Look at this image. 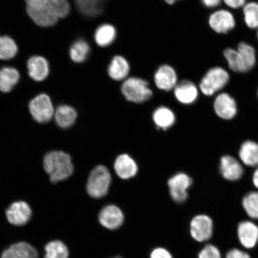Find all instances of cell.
Masks as SVG:
<instances>
[{
	"label": "cell",
	"instance_id": "obj_1",
	"mask_svg": "<svg viewBox=\"0 0 258 258\" xmlns=\"http://www.w3.org/2000/svg\"><path fill=\"white\" fill-rule=\"evenodd\" d=\"M43 165L53 183L69 178L74 170L72 158L69 154L61 151L48 153L44 156Z\"/></svg>",
	"mask_w": 258,
	"mask_h": 258
},
{
	"label": "cell",
	"instance_id": "obj_2",
	"mask_svg": "<svg viewBox=\"0 0 258 258\" xmlns=\"http://www.w3.org/2000/svg\"><path fill=\"white\" fill-rule=\"evenodd\" d=\"M224 54L229 67L235 72H249L256 63L255 50L246 43H241L238 45L237 50L227 48Z\"/></svg>",
	"mask_w": 258,
	"mask_h": 258
},
{
	"label": "cell",
	"instance_id": "obj_3",
	"mask_svg": "<svg viewBox=\"0 0 258 258\" xmlns=\"http://www.w3.org/2000/svg\"><path fill=\"white\" fill-rule=\"evenodd\" d=\"M121 92L129 102L142 104L149 100L153 96L147 81L139 77H132L124 81L121 86Z\"/></svg>",
	"mask_w": 258,
	"mask_h": 258
},
{
	"label": "cell",
	"instance_id": "obj_4",
	"mask_svg": "<svg viewBox=\"0 0 258 258\" xmlns=\"http://www.w3.org/2000/svg\"><path fill=\"white\" fill-rule=\"evenodd\" d=\"M111 183V173L107 167L102 165L96 166L89 176L87 191L93 198H102L108 193Z\"/></svg>",
	"mask_w": 258,
	"mask_h": 258
},
{
	"label": "cell",
	"instance_id": "obj_5",
	"mask_svg": "<svg viewBox=\"0 0 258 258\" xmlns=\"http://www.w3.org/2000/svg\"><path fill=\"white\" fill-rule=\"evenodd\" d=\"M230 79L227 71L221 67H214L209 70L203 77L200 89L206 96H212L223 89Z\"/></svg>",
	"mask_w": 258,
	"mask_h": 258
},
{
	"label": "cell",
	"instance_id": "obj_6",
	"mask_svg": "<svg viewBox=\"0 0 258 258\" xmlns=\"http://www.w3.org/2000/svg\"><path fill=\"white\" fill-rule=\"evenodd\" d=\"M29 108L32 117L40 123H46L51 120L54 109L50 97L41 94L31 100Z\"/></svg>",
	"mask_w": 258,
	"mask_h": 258
},
{
	"label": "cell",
	"instance_id": "obj_7",
	"mask_svg": "<svg viewBox=\"0 0 258 258\" xmlns=\"http://www.w3.org/2000/svg\"><path fill=\"white\" fill-rule=\"evenodd\" d=\"M27 8L51 13L58 18H66L70 12L67 0H25Z\"/></svg>",
	"mask_w": 258,
	"mask_h": 258
},
{
	"label": "cell",
	"instance_id": "obj_8",
	"mask_svg": "<svg viewBox=\"0 0 258 258\" xmlns=\"http://www.w3.org/2000/svg\"><path fill=\"white\" fill-rule=\"evenodd\" d=\"M192 180L184 173H179L168 180L171 198L177 203L184 202L188 198L187 190L192 185Z\"/></svg>",
	"mask_w": 258,
	"mask_h": 258
},
{
	"label": "cell",
	"instance_id": "obj_9",
	"mask_svg": "<svg viewBox=\"0 0 258 258\" xmlns=\"http://www.w3.org/2000/svg\"><path fill=\"white\" fill-rule=\"evenodd\" d=\"M214 223L212 219L206 215H199L192 219L190 224V234L198 242H204L211 239Z\"/></svg>",
	"mask_w": 258,
	"mask_h": 258
},
{
	"label": "cell",
	"instance_id": "obj_10",
	"mask_svg": "<svg viewBox=\"0 0 258 258\" xmlns=\"http://www.w3.org/2000/svg\"><path fill=\"white\" fill-rule=\"evenodd\" d=\"M124 216L121 210L115 205H108L101 210L99 221L103 227L108 230H115L123 224Z\"/></svg>",
	"mask_w": 258,
	"mask_h": 258
},
{
	"label": "cell",
	"instance_id": "obj_11",
	"mask_svg": "<svg viewBox=\"0 0 258 258\" xmlns=\"http://www.w3.org/2000/svg\"><path fill=\"white\" fill-rule=\"evenodd\" d=\"M6 214L10 223L16 226H22L30 221L32 211L27 203L18 201L12 203Z\"/></svg>",
	"mask_w": 258,
	"mask_h": 258
},
{
	"label": "cell",
	"instance_id": "obj_12",
	"mask_svg": "<svg viewBox=\"0 0 258 258\" xmlns=\"http://www.w3.org/2000/svg\"><path fill=\"white\" fill-rule=\"evenodd\" d=\"M154 80L158 89L169 92L177 84V76L175 69L169 64L160 66L154 74Z\"/></svg>",
	"mask_w": 258,
	"mask_h": 258
},
{
	"label": "cell",
	"instance_id": "obj_13",
	"mask_svg": "<svg viewBox=\"0 0 258 258\" xmlns=\"http://www.w3.org/2000/svg\"><path fill=\"white\" fill-rule=\"evenodd\" d=\"M237 236L242 246L253 249L258 243V226L249 221L240 222L237 227Z\"/></svg>",
	"mask_w": 258,
	"mask_h": 258
},
{
	"label": "cell",
	"instance_id": "obj_14",
	"mask_svg": "<svg viewBox=\"0 0 258 258\" xmlns=\"http://www.w3.org/2000/svg\"><path fill=\"white\" fill-rule=\"evenodd\" d=\"M209 24L217 33L227 34L234 28L235 22L231 13L225 10H220L210 16Z\"/></svg>",
	"mask_w": 258,
	"mask_h": 258
},
{
	"label": "cell",
	"instance_id": "obj_15",
	"mask_svg": "<svg viewBox=\"0 0 258 258\" xmlns=\"http://www.w3.org/2000/svg\"><path fill=\"white\" fill-rule=\"evenodd\" d=\"M214 109L219 117L230 120L237 113V105L235 100L227 93L219 95L214 102Z\"/></svg>",
	"mask_w": 258,
	"mask_h": 258
},
{
	"label": "cell",
	"instance_id": "obj_16",
	"mask_svg": "<svg viewBox=\"0 0 258 258\" xmlns=\"http://www.w3.org/2000/svg\"><path fill=\"white\" fill-rule=\"evenodd\" d=\"M175 98L181 104L190 105L195 102L199 96V90L192 82L183 80L177 83L174 89Z\"/></svg>",
	"mask_w": 258,
	"mask_h": 258
},
{
	"label": "cell",
	"instance_id": "obj_17",
	"mask_svg": "<svg viewBox=\"0 0 258 258\" xmlns=\"http://www.w3.org/2000/svg\"><path fill=\"white\" fill-rule=\"evenodd\" d=\"M114 170L119 177L128 179L137 175L138 167L135 161L128 154H121L114 163Z\"/></svg>",
	"mask_w": 258,
	"mask_h": 258
},
{
	"label": "cell",
	"instance_id": "obj_18",
	"mask_svg": "<svg viewBox=\"0 0 258 258\" xmlns=\"http://www.w3.org/2000/svg\"><path fill=\"white\" fill-rule=\"evenodd\" d=\"M220 170L222 175L228 180H237L243 175V167L238 161L230 156L222 157Z\"/></svg>",
	"mask_w": 258,
	"mask_h": 258
},
{
	"label": "cell",
	"instance_id": "obj_19",
	"mask_svg": "<svg viewBox=\"0 0 258 258\" xmlns=\"http://www.w3.org/2000/svg\"><path fill=\"white\" fill-rule=\"evenodd\" d=\"M29 75L37 82H41L48 75L49 66L44 57L38 56H33L28 62Z\"/></svg>",
	"mask_w": 258,
	"mask_h": 258
},
{
	"label": "cell",
	"instance_id": "obj_20",
	"mask_svg": "<svg viewBox=\"0 0 258 258\" xmlns=\"http://www.w3.org/2000/svg\"><path fill=\"white\" fill-rule=\"evenodd\" d=\"M130 73V64L123 56H115L112 58L108 67L109 76L115 81H122L127 79Z\"/></svg>",
	"mask_w": 258,
	"mask_h": 258
},
{
	"label": "cell",
	"instance_id": "obj_21",
	"mask_svg": "<svg viewBox=\"0 0 258 258\" xmlns=\"http://www.w3.org/2000/svg\"><path fill=\"white\" fill-rule=\"evenodd\" d=\"M54 115L56 124L62 128L72 127L75 123L77 118L76 109L67 105L57 106Z\"/></svg>",
	"mask_w": 258,
	"mask_h": 258
},
{
	"label": "cell",
	"instance_id": "obj_22",
	"mask_svg": "<svg viewBox=\"0 0 258 258\" xmlns=\"http://www.w3.org/2000/svg\"><path fill=\"white\" fill-rule=\"evenodd\" d=\"M108 0H75L81 14L88 17H96L104 11Z\"/></svg>",
	"mask_w": 258,
	"mask_h": 258
},
{
	"label": "cell",
	"instance_id": "obj_23",
	"mask_svg": "<svg viewBox=\"0 0 258 258\" xmlns=\"http://www.w3.org/2000/svg\"><path fill=\"white\" fill-rule=\"evenodd\" d=\"M19 73L11 67H5L0 70V90L4 93L11 91L19 82Z\"/></svg>",
	"mask_w": 258,
	"mask_h": 258
},
{
	"label": "cell",
	"instance_id": "obj_24",
	"mask_svg": "<svg viewBox=\"0 0 258 258\" xmlns=\"http://www.w3.org/2000/svg\"><path fill=\"white\" fill-rule=\"evenodd\" d=\"M153 120L158 128L166 130L175 123V115L171 109L166 106H160L153 113Z\"/></svg>",
	"mask_w": 258,
	"mask_h": 258
},
{
	"label": "cell",
	"instance_id": "obj_25",
	"mask_svg": "<svg viewBox=\"0 0 258 258\" xmlns=\"http://www.w3.org/2000/svg\"><path fill=\"white\" fill-rule=\"evenodd\" d=\"M117 32L114 26L111 24H103L96 30L95 40L100 47L109 46L115 40Z\"/></svg>",
	"mask_w": 258,
	"mask_h": 258
},
{
	"label": "cell",
	"instance_id": "obj_26",
	"mask_svg": "<svg viewBox=\"0 0 258 258\" xmlns=\"http://www.w3.org/2000/svg\"><path fill=\"white\" fill-rule=\"evenodd\" d=\"M239 156L241 161L246 165H258V144L253 141L245 142L241 145Z\"/></svg>",
	"mask_w": 258,
	"mask_h": 258
},
{
	"label": "cell",
	"instance_id": "obj_27",
	"mask_svg": "<svg viewBox=\"0 0 258 258\" xmlns=\"http://www.w3.org/2000/svg\"><path fill=\"white\" fill-rule=\"evenodd\" d=\"M27 12L32 21L41 27H51L56 24L59 20L57 16L48 12L38 11L30 8H27Z\"/></svg>",
	"mask_w": 258,
	"mask_h": 258
},
{
	"label": "cell",
	"instance_id": "obj_28",
	"mask_svg": "<svg viewBox=\"0 0 258 258\" xmlns=\"http://www.w3.org/2000/svg\"><path fill=\"white\" fill-rule=\"evenodd\" d=\"M89 53V45L84 40H79L74 42L70 48V57L75 62H83L88 57Z\"/></svg>",
	"mask_w": 258,
	"mask_h": 258
},
{
	"label": "cell",
	"instance_id": "obj_29",
	"mask_svg": "<svg viewBox=\"0 0 258 258\" xmlns=\"http://www.w3.org/2000/svg\"><path fill=\"white\" fill-rule=\"evenodd\" d=\"M45 258H69V251L62 241L55 240L48 243L46 247Z\"/></svg>",
	"mask_w": 258,
	"mask_h": 258
},
{
	"label": "cell",
	"instance_id": "obj_30",
	"mask_svg": "<svg viewBox=\"0 0 258 258\" xmlns=\"http://www.w3.org/2000/svg\"><path fill=\"white\" fill-rule=\"evenodd\" d=\"M17 52L18 46L14 40L8 36L0 37V59H11Z\"/></svg>",
	"mask_w": 258,
	"mask_h": 258
},
{
	"label": "cell",
	"instance_id": "obj_31",
	"mask_svg": "<svg viewBox=\"0 0 258 258\" xmlns=\"http://www.w3.org/2000/svg\"><path fill=\"white\" fill-rule=\"evenodd\" d=\"M243 206L250 218L258 219V192H251L245 196L243 200Z\"/></svg>",
	"mask_w": 258,
	"mask_h": 258
},
{
	"label": "cell",
	"instance_id": "obj_32",
	"mask_svg": "<svg viewBox=\"0 0 258 258\" xmlns=\"http://www.w3.org/2000/svg\"><path fill=\"white\" fill-rule=\"evenodd\" d=\"M244 19L248 27L251 29L258 28V4L251 2L245 6L243 10Z\"/></svg>",
	"mask_w": 258,
	"mask_h": 258
},
{
	"label": "cell",
	"instance_id": "obj_33",
	"mask_svg": "<svg viewBox=\"0 0 258 258\" xmlns=\"http://www.w3.org/2000/svg\"><path fill=\"white\" fill-rule=\"evenodd\" d=\"M11 247L18 258H38L37 250L30 244L26 242H19L12 245Z\"/></svg>",
	"mask_w": 258,
	"mask_h": 258
},
{
	"label": "cell",
	"instance_id": "obj_34",
	"mask_svg": "<svg viewBox=\"0 0 258 258\" xmlns=\"http://www.w3.org/2000/svg\"><path fill=\"white\" fill-rule=\"evenodd\" d=\"M199 258H222L220 250L214 245L209 244L206 245L200 251Z\"/></svg>",
	"mask_w": 258,
	"mask_h": 258
},
{
	"label": "cell",
	"instance_id": "obj_35",
	"mask_svg": "<svg viewBox=\"0 0 258 258\" xmlns=\"http://www.w3.org/2000/svg\"><path fill=\"white\" fill-rule=\"evenodd\" d=\"M225 258H251L249 253L237 248H233L226 254Z\"/></svg>",
	"mask_w": 258,
	"mask_h": 258
},
{
	"label": "cell",
	"instance_id": "obj_36",
	"mask_svg": "<svg viewBox=\"0 0 258 258\" xmlns=\"http://www.w3.org/2000/svg\"><path fill=\"white\" fill-rule=\"evenodd\" d=\"M150 258H173L169 251L164 248L158 247L151 253Z\"/></svg>",
	"mask_w": 258,
	"mask_h": 258
},
{
	"label": "cell",
	"instance_id": "obj_37",
	"mask_svg": "<svg viewBox=\"0 0 258 258\" xmlns=\"http://www.w3.org/2000/svg\"><path fill=\"white\" fill-rule=\"evenodd\" d=\"M246 0H224V3L228 7L237 9L241 7L245 4Z\"/></svg>",
	"mask_w": 258,
	"mask_h": 258
},
{
	"label": "cell",
	"instance_id": "obj_38",
	"mask_svg": "<svg viewBox=\"0 0 258 258\" xmlns=\"http://www.w3.org/2000/svg\"><path fill=\"white\" fill-rule=\"evenodd\" d=\"M201 2L206 8H214L221 4V0H201Z\"/></svg>",
	"mask_w": 258,
	"mask_h": 258
},
{
	"label": "cell",
	"instance_id": "obj_39",
	"mask_svg": "<svg viewBox=\"0 0 258 258\" xmlns=\"http://www.w3.org/2000/svg\"><path fill=\"white\" fill-rule=\"evenodd\" d=\"M2 258H18L14 250L11 247L3 251Z\"/></svg>",
	"mask_w": 258,
	"mask_h": 258
},
{
	"label": "cell",
	"instance_id": "obj_40",
	"mask_svg": "<svg viewBox=\"0 0 258 258\" xmlns=\"http://www.w3.org/2000/svg\"><path fill=\"white\" fill-rule=\"evenodd\" d=\"M254 185L258 188V169L254 172L253 177Z\"/></svg>",
	"mask_w": 258,
	"mask_h": 258
},
{
	"label": "cell",
	"instance_id": "obj_41",
	"mask_svg": "<svg viewBox=\"0 0 258 258\" xmlns=\"http://www.w3.org/2000/svg\"><path fill=\"white\" fill-rule=\"evenodd\" d=\"M164 1L167 4L172 5L175 4L176 2L179 1V0H164Z\"/></svg>",
	"mask_w": 258,
	"mask_h": 258
},
{
	"label": "cell",
	"instance_id": "obj_42",
	"mask_svg": "<svg viewBox=\"0 0 258 258\" xmlns=\"http://www.w3.org/2000/svg\"><path fill=\"white\" fill-rule=\"evenodd\" d=\"M113 258H122L120 256H117V257H113Z\"/></svg>",
	"mask_w": 258,
	"mask_h": 258
},
{
	"label": "cell",
	"instance_id": "obj_43",
	"mask_svg": "<svg viewBox=\"0 0 258 258\" xmlns=\"http://www.w3.org/2000/svg\"><path fill=\"white\" fill-rule=\"evenodd\" d=\"M257 37H258V32H257Z\"/></svg>",
	"mask_w": 258,
	"mask_h": 258
}]
</instances>
